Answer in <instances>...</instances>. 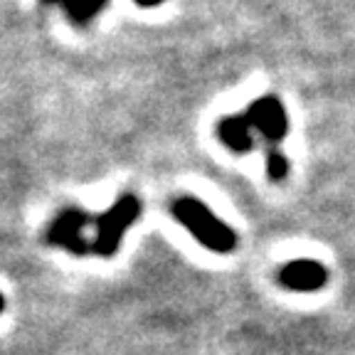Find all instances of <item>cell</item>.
<instances>
[{
	"mask_svg": "<svg viewBox=\"0 0 355 355\" xmlns=\"http://www.w3.org/2000/svg\"><path fill=\"white\" fill-rule=\"evenodd\" d=\"M247 119L252 121L254 131L269 144H279L288 131V116L279 96L266 94L261 99L252 101L247 109Z\"/></svg>",
	"mask_w": 355,
	"mask_h": 355,
	"instance_id": "cell-4",
	"label": "cell"
},
{
	"mask_svg": "<svg viewBox=\"0 0 355 355\" xmlns=\"http://www.w3.org/2000/svg\"><path fill=\"white\" fill-rule=\"evenodd\" d=\"M44 6H55V3H64V0H42Z\"/></svg>",
	"mask_w": 355,
	"mask_h": 355,
	"instance_id": "cell-10",
	"label": "cell"
},
{
	"mask_svg": "<svg viewBox=\"0 0 355 355\" xmlns=\"http://www.w3.org/2000/svg\"><path fill=\"white\" fill-rule=\"evenodd\" d=\"M173 217H175L202 247L212 252H232L237 247V234L230 225L220 220L205 202H200L198 198H178L173 202Z\"/></svg>",
	"mask_w": 355,
	"mask_h": 355,
	"instance_id": "cell-1",
	"label": "cell"
},
{
	"mask_svg": "<svg viewBox=\"0 0 355 355\" xmlns=\"http://www.w3.org/2000/svg\"><path fill=\"white\" fill-rule=\"evenodd\" d=\"M266 175L274 183H279V180H284L288 175V161L279 148H272L266 153Z\"/></svg>",
	"mask_w": 355,
	"mask_h": 355,
	"instance_id": "cell-8",
	"label": "cell"
},
{
	"mask_svg": "<svg viewBox=\"0 0 355 355\" xmlns=\"http://www.w3.org/2000/svg\"><path fill=\"white\" fill-rule=\"evenodd\" d=\"M133 3L141 8H155V6H161L163 0H133Z\"/></svg>",
	"mask_w": 355,
	"mask_h": 355,
	"instance_id": "cell-9",
	"label": "cell"
},
{
	"mask_svg": "<svg viewBox=\"0 0 355 355\" xmlns=\"http://www.w3.org/2000/svg\"><path fill=\"white\" fill-rule=\"evenodd\" d=\"M279 282L291 291H318V288L326 286L328 269L321 261L294 259L279 272Z\"/></svg>",
	"mask_w": 355,
	"mask_h": 355,
	"instance_id": "cell-5",
	"label": "cell"
},
{
	"mask_svg": "<svg viewBox=\"0 0 355 355\" xmlns=\"http://www.w3.org/2000/svg\"><path fill=\"white\" fill-rule=\"evenodd\" d=\"M3 309H6V299H3V294H0V313H3Z\"/></svg>",
	"mask_w": 355,
	"mask_h": 355,
	"instance_id": "cell-11",
	"label": "cell"
},
{
	"mask_svg": "<svg viewBox=\"0 0 355 355\" xmlns=\"http://www.w3.org/2000/svg\"><path fill=\"white\" fill-rule=\"evenodd\" d=\"M89 225V215L77 207L62 210L60 215L52 220L50 230H47V242L55 247H64L67 252L82 257L92 252V244L84 237V227Z\"/></svg>",
	"mask_w": 355,
	"mask_h": 355,
	"instance_id": "cell-3",
	"label": "cell"
},
{
	"mask_svg": "<svg viewBox=\"0 0 355 355\" xmlns=\"http://www.w3.org/2000/svg\"><path fill=\"white\" fill-rule=\"evenodd\" d=\"M217 136L230 150L234 153H247L254 146V126L247 119V114H232L225 116L217 126Z\"/></svg>",
	"mask_w": 355,
	"mask_h": 355,
	"instance_id": "cell-6",
	"label": "cell"
},
{
	"mask_svg": "<svg viewBox=\"0 0 355 355\" xmlns=\"http://www.w3.org/2000/svg\"><path fill=\"white\" fill-rule=\"evenodd\" d=\"M69 15V20L77 25H87L92 17H96L106 8V0H64L62 3Z\"/></svg>",
	"mask_w": 355,
	"mask_h": 355,
	"instance_id": "cell-7",
	"label": "cell"
},
{
	"mask_svg": "<svg viewBox=\"0 0 355 355\" xmlns=\"http://www.w3.org/2000/svg\"><path fill=\"white\" fill-rule=\"evenodd\" d=\"M141 217V200L136 195H121V198L96 220V234L92 242V252L99 257H114L121 247L126 230Z\"/></svg>",
	"mask_w": 355,
	"mask_h": 355,
	"instance_id": "cell-2",
	"label": "cell"
}]
</instances>
